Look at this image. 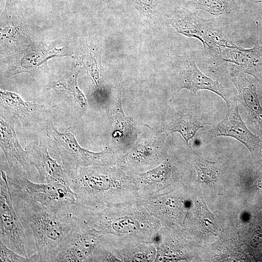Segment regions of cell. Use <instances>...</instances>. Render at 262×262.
I'll return each instance as SVG.
<instances>
[{"label": "cell", "mask_w": 262, "mask_h": 262, "mask_svg": "<svg viewBox=\"0 0 262 262\" xmlns=\"http://www.w3.org/2000/svg\"><path fill=\"white\" fill-rule=\"evenodd\" d=\"M14 208L25 229L32 231L40 262H53L76 222L67 213L51 212L40 203L11 192Z\"/></svg>", "instance_id": "6da1fadb"}, {"label": "cell", "mask_w": 262, "mask_h": 262, "mask_svg": "<svg viewBox=\"0 0 262 262\" xmlns=\"http://www.w3.org/2000/svg\"><path fill=\"white\" fill-rule=\"evenodd\" d=\"M7 175L11 192L26 196L57 213H67L76 204L74 193L69 186L58 182L35 183L28 179L24 172L10 168Z\"/></svg>", "instance_id": "7a4b0ae2"}, {"label": "cell", "mask_w": 262, "mask_h": 262, "mask_svg": "<svg viewBox=\"0 0 262 262\" xmlns=\"http://www.w3.org/2000/svg\"><path fill=\"white\" fill-rule=\"evenodd\" d=\"M174 94L186 89L193 95L199 90L212 91L220 97L228 107L237 101L228 93L227 89L217 81L206 76L197 66L194 55L187 54L180 56L172 65L171 72Z\"/></svg>", "instance_id": "3957f363"}, {"label": "cell", "mask_w": 262, "mask_h": 262, "mask_svg": "<svg viewBox=\"0 0 262 262\" xmlns=\"http://www.w3.org/2000/svg\"><path fill=\"white\" fill-rule=\"evenodd\" d=\"M0 240L8 248L25 257L32 256L27 232L14 208L6 173L0 170Z\"/></svg>", "instance_id": "277c9868"}, {"label": "cell", "mask_w": 262, "mask_h": 262, "mask_svg": "<svg viewBox=\"0 0 262 262\" xmlns=\"http://www.w3.org/2000/svg\"><path fill=\"white\" fill-rule=\"evenodd\" d=\"M50 130L63 149L60 154L68 174L79 167L109 165L112 162V154L109 149L99 152L90 151L80 146L72 132H60L53 126Z\"/></svg>", "instance_id": "5b68a950"}, {"label": "cell", "mask_w": 262, "mask_h": 262, "mask_svg": "<svg viewBox=\"0 0 262 262\" xmlns=\"http://www.w3.org/2000/svg\"><path fill=\"white\" fill-rule=\"evenodd\" d=\"M170 23L178 33L198 39L202 43L205 50L209 51L214 55L231 42L213 26L212 21L194 14L175 15Z\"/></svg>", "instance_id": "8992f818"}, {"label": "cell", "mask_w": 262, "mask_h": 262, "mask_svg": "<svg viewBox=\"0 0 262 262\" xmlns=\"http://www.w3.org/2000/svg\"><path fill=\"white\" fill-rule=\"evenodd\" d=\"M205 136L209 139L219 136L232 137L245 146L253 157H262V141L243 122L237 101L228 107L224 118L206 132Z\"/></svg>", "instance_id": "52a82bcc"}, {"label": "cell", "mask_w": 262, "mask_h": 262, "mask_svg": "<svg viewBox=\"0 0 262 262\" xmlns=\"http://www.w3.org/2000/svg\"><path fill=\"white\" fill-rule=\"evenodd\" d=\"M102 239L96 230L82 228L76 223L61 244L53 262L88 261Z\"/></svg>", "instance_id": "ba28073f"}, {"label": "cell", "mask_w": 262, "mask_h": 262, "mask_svg": "<svg viewBox=\"0 0 262 262\" xmlns=\"http://www.w3.org/2000/svg\"><path fill=\"white\" fill-rule=\"evenodd\" d=\"M226 64L228 65L225 66V70L237 90L238 100L244 108L252 125L262 136V106L257 93L256 85L240 68L234 65Z\"/></svg>", "instance_id": "9c48e42d"}, {"label": "cell", "mask_w": 262, "mask_h": 262, "mask_svg": "<svg viewBox=\"0 0 262 262\" xmlns=\"http://www.w3.org/2000/svg\"><path fill=\"white\" fill-rule=\"evenodd\" d=\"M257 25V39L251 49H244L231 41L223 48L215 56L221 61L235 65L244 72L254 77L259 82L262 81V46L258 43L259 25Z\"/></svg>", "instance_id": "30bf717a"}, {"label": "cell", "mask_w": 262, "mask_h": 262, "mask_svg": "<svg viewBox=\"0 0 262 262\" xmlns=\"http://www.w3.org/2000/svg\"><path fill=\"white\" fill-rule=\"evenodd\" d=\"M209 124L192 106H183L172 109L168 113L159 132L167 135L179 133L192 150L189 141L198 130Z\"/></svg>", "instance_id": "8fae6325"}, {"label": "cell", "mask_w": 262, "mask_h": 262, "mask_svg": "<svg viewBox=\"0 0 262 262\" xmlns=\"http://www.w3.org/2000/svg\"><path fill=\"white\" fill-rule=\"evenodd\" d=\"M165 135L147 130L140 134L130 150L122 156L121 161L138 164L155 161L165 151Z\"/></svg>", "instance_id": "7c38bea8"}, {"label": "cell", "mask_w": 262, "mask_h": 262, "mask_svg": "<svg viewBox=\"0 0 262 262\" xmlns=\"http://www.w3.org/2000/svg\"><path fill=\"white\" fill-rule=\"evenodd\" d=\"M29 164L37 169L42 182H58L69 186L70 177L65 169L53 159L48 151L46 144L29 151Z\"/></svg>", "instance_id": "4fadbf2b"}, {"label": "cell", "mask_w": 262, "mask_h": 262, "mask_svg": "<svg viewBox=\"0 0 262 262\" xmlns=\"http://www.w3.org/2000/svg\"><path fill=\"white\" fill-rule=\"evenodd\" d=\"M0 147L3 150L9 168L14 166V160L17 161L25 168L29 164V151L20 145L15 131L13 123L0 117Z\"/></svg>", "instance_id": "5bb4252c"}, {"label": "cell", "mask_w": 262, "mask_h": 262, "mask_svg": "<svg viewBox=\"0 0 262 262\" xmlns=\"http://www.w3.org/2000/svg\"><path fill=\"white\" fill-rule=\"evenodd\" d=\"M114 130L113 136L118 144L132 146L139 136L138 124L131 118L125 115L122 108L121 98L116 103V110L113 115Z\"/></svg>", "instance_id": "9a60e30c"}, {"label": "cell", "mask_w": 262, "mask_h": 262, "mask_svg": "<svg viewBox=\"0 0 262 262\" xmlns=\"http://www.w3.org/2000/svg\"><path fill=\"white\" fill-rule=\"evenodd\" d=\"M0 98L2 105L19 118L25 117L43 107V105L24 101L16 93L6 91H0Z\"/></svg>", "instance_id": "2e32d148"}, {"label": "cell", "mask_w": 262, "mask_h": 262, "mask_svg": "<svg viewBox=\"0 0 262 262\" xmlns=\"http://www.w3.org/2000/svg\"><path fill=\"white\" fill-rule=\"evenodd\" d=\"M193 165L196 169L197 180L203 183L210 184L217 180L219 163L207 161L193 150Z\"/></svg>", "instance_id": "e0dca14e"}, {"label": "cell", "mask_w": 262, "mask_h": 262, "mask_svg": "<svg viewBox=\"0 0 262 262\" xmlns=\"http://www.w3.org/2000/svg\"><path fill=\"white\" fill-rule=\"evenodd\" d=\"M197 202L198 204V216L201 226L208 232H215L217 227L213 214L203 199H200Z\"/></svg>", "instance_id": "ac0fdd59"}, {"label": "cell", "mask_w": 262, "mask_h": 262, "mask_svg": "<svg viewBox=\"0 0 262 262\" xmlns=\"http://www.w3.org/2000/svg\"><path fill=\"white\" fill-rule=\"evenodd\" d=\"M79 71L72 74L68 78L66 84H59L62 85L82 107H84L87 105V100L82 92L78 88L77 79Z\"/></svg>", "instance_id": "d6986e66"}, {"label": "cell", "mask_w": 262, "mask_h": 262, "mask_svg": "<svg viewBox=\"0 0 262 262\" xmlns=\"http://www.w3.org/2000/svg\"><path fill=\"white\" fill-rule=\"evenodd\" d=\"M0 262H30L29 258L25 257L8 248L0 241Z\"/></svg>", "instance_id": "ffe728a7"}, {"label": "cell", "mask_w": 262, "mask_h": 262, "mask_svg": "<svg viewBox=\"0 0 262 262\" xmlns=\"http://www.w3.org/2000/svg\"><path fill=\"white\" fill-rule=\"evenodd\" d=\"M18 0H5V9H12L16 6Z\"/></svg>", "instance_id": "44dd1931"}]
</instances>
